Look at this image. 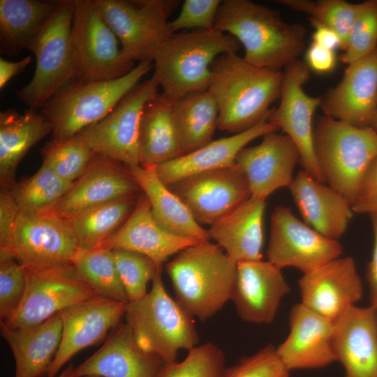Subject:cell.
<instances>
[{"label": "cell", "mask_w": 377, "mask_h": 377, "mask_svg": "<svg viewBox=\"0 0 377 377\" xmlns=\"http://www.w3.org/2000/svg\"><path fill=\"white\" fill-rule=\"evenodd\" d=\"M211 69L208 91L218 105L219 129L237 134L267 119L280 98L283 72L253 66L237 53L220 55Z\"/></svg>", "instance_id": "6da1fadb"}, {"label": "cell", "mask_w": 377, "mask_h": 377, "mask_svg": "<svg viewBox=\"0 0 377 377\" xmlns=\"http://www.w3.org/2000/svg\"><path fill=\"white\" fill-rule=\"evenodd\" d=\"M214 29L235 37L244 47L243 58L261 68L281 70L304 50L306 30L285 22L279 12L248 0H225Z\"/></svg>", "instance_id": "7a4b0ae2"}, {"label": "cell", "mask_w": 377, "mask_h": 377, "mask_svg": "<svg viewBox=\"0 0 377 377\" xmlns=\"http://www.w3.org/2000/svg\"><path fill=\"white\" fill-rule=\"evenodd\" d=\"M165 267L175 300L193 318L206 320L231 300L237 263L216 244L206 241L187 247Z\"/></svg>", "instance_id": "3957f363"}, {"label": "cell", "mask_w": 377, "mask_h": 377, "mask_svg": "<svg viewBox=\"0 0 377 377\" xmlns=\"http://www.w3.org/2000/svg\"><path fill=\"white\" fill-rule=\"evenodd\" d=\"M240 47L235 37L214 29L172 34L153 59L151 78L172 101L207 91L215 59L223 54L237 53Z\"/></svg>", "instance_id": "277c9868"}, {"label": "cell", "mask_w": 377, "mask_h": 377, "mask_svg": "<svg viewBox=\"0 0 377 377\" xmlns=\"http://www.w3.org/2000/svg\"><path fill=\"white\" fill-rule=\"evenodd\" d=\"M153 69L150 61L138 63L126 75L107 81L74 78L40 108L52 126L53 139L64 141L108 115L144 75Z\"/></svg>", "instance_id": "5b68a950"}, {"label": "cell", "mask_w": 377, "mask_h": 377, "mask_svg": "<svg viewBox=\"0 0 377 377\" xmlns=\"http://www.w3.org/2000/svg\"><path fill=\"white\" fill-rule=\"evenodd\" d=\"M313 144L325 182L353 207L364 176L377 156V132L324 115L313 131Z\"/></svg>", "instance_id": "8992f818"}, {"label": "cell", "mask_w": 377, "mask_h": 377, "mask_svg": "<svg viewBox=\"0 0 377 377\" xmlns=\"http://www.w3.org/2000/svg\"><path fill=\"white\" fill-rule=\"evenodd\" d=\"M161 272L143 298L127 304L124 316L138 346L170 364L180 350L195 347L199 337L194 318L169 295Z\"/></svg>", "instance_id": "52a82bcc"}, {"label": "cell", "mask_w": 377, "mask_h": 377, "mask_svg": "<svg viewBox=\"0 0 377 377\" xmlns=\"http://www.w3.org/2000/svg\"><path fill=\"white\" fill-rule=\"evenodd\" d=\"M73 12L74 0H60L28 47L36 57V68L16 95L29 109H40L76 77L71 44Z\"/></svg>", "instance_id": "ba28073f"}, {"label": "cell", "mask_w": 377, "mask_h": 377, "mask_svg": "<svg viewBox=\"0 0 377 377\" xmlns=\"http://www.w3.org/2000/svg\"><path fill=\"white\" fill-rule=\"evenodd\" d=\"M117 37L123 57L138 63L153 59L172 34L168 17L179 4L172 0H94Z\"/></svg>", "instance_id": "9c48e42d"}, {"label": "cell", "mask_w": 377, "mask_h": 377, "mask_svg": "<svg viewBox=\"0 0 377 377\" xmlns=\"http://www.w3.org/2000/svg\"><path fill=\"white\" fill-rule=\"evenodd\" d=\"M71 44L77 78L111 80L135 68V62L123 57L117 37L94 0H74Z\"/></svg>", "instance_id": "30bf717a"}, {"label": "cell", "mask_w": 377, "mask_h": 377, "mask_svg": "<svg viewBox=\"0 0 377 377\" xmlns=\"http://www.w3.org/2000/svg\"><path fill=\"white\" fill-rule=\"evenodd\" d=\"M158 86L151 77L140 81L103 119L79 135L96 154L124 164L140 165L139 133L145 103L155 96Z\"/></svg>", "instance_id": "8fae6325"}, {"label": "cell", "mask_w": 377, "mask_h": 377, "mask_svg": "<svg viewBox=\"0 0 377 377\" xmlns=\"http://www.w3.org/2000/svg\"><path fill=\"white\" fill-rule=\"evenodd\" d=\"M80 248L68 222L52 212H19L9 254L27 269L72 265Z\"/></svg>", "instance_id": "7c38bea8"}, {"label": "cell", "mask_w": 377, "mask_h": 377, "mask_svg": "<svg viewBox=\"0 0 377 377\" xmlns=\"http://www.w3.org/2000/svg\"><path fill=\"white\" fill-rule=\"evenodd\" d=\"M310 77L305 62L297 59L285 68L279 105L271 109L267 121L281 129L296 145L299 163L313 178L325 183L314 150L313 117L320 107L323 97L308 95L304 85Z\"/></svg>", "instance_id": "4fadbf2b"}, {"label": "cell", "mask_w": 377, "mask_h": 377, "mask_svg": "<svg viewBox=\"0 0 377 377\" xmlns=\"http://www.w3.org/2000/svg\"><path fill=\"white\" fill-rule=\"evenodd\" d=\"M26 269L27 288L15 313L3 320L10 328L40 325L61 311L99 295L82 281L73 265Z\"/></svg>", "instance_id": "5bb4252c"}, {"label": "cell", "mask_w": 377, "mask_h": 377, "mask_svg": "<svg viewBox=\"0 0 377 377\" xmlns=\"http://www.w3.org/2000/svg\"><path fill=\"white\" fill-rule=\"evenodd\" d=\"M270 224L267 258L281 269L293 267L306 274L343 253L338 240L320 234L296 218L288 207H275Z\"/></svg>", "instance_id": "9a60e30c"}, {"label": "cell", "mask_w": 377, "mask_h": 377, "mask_svg": "<svg viewBox=\"0 0 377 377\" xmlns=\"http://www.w3.org/2000/svg\"><path fill=\"white\" fill-rule=\"evenodd\" d=\"M167 186L200 225L214 224L251 197L247 179L236 164L191 175Z\"/></svg>", "instance_id": "2e32d148"}, {"label": "cell", "mask_w": 377, "mask_h": 377, "mask_svg": "<svg viewBox=\"0 0 377 377\" xmlns=\"http://www.w3.org/2000/svg\"><path fill=\"white\" fill-rule=\"evenodd\" d=\"M127 304L101 295L86 300L59 312L62 336L47 377L60 369L80 350L101 342L124 316Z\"/></svg>", "instance_id": "e0dca14e"}, {"label": "cell", "mask_w": 377, "mask_h": 377, "mask_svg": "<svg viewBox=\"0 0 377 377\" xmlns=\"http://www.w3.org/2000/svg\"><path fill=\"white\" fill-rule=\"evenodd\" d=\"M298 286L300 303L332 322L355 306L363 295L361 279L351 257H339L303 274Z\"/></svg>", "instance_id": "ac0fdd59"}, {"label": "cell", "mask_w": 377, "mask_h": 377, "mask_svg": "<svg viewBox=\"0 0 377 377\" xmlns=\"http://www.w3.org/2000/svg\"><path fill=\"white\" fill-rule=\"evenodd\" d=\"M299 160L300 153L293 140L271 131L263 136L260 144L243 148L235 164L245 175L251 196L266 200L276 190L290 187Z\"/></svg>", "instance_id": "d6986e66"}, {"label": "cell", "mask_w": 377, "mask_h": 377, "mask_svg": "<svg viewBox=\"0 0 377 377\" xmlns=\"http://www.w3.org/2000/svg\"><path fill=\"white\" fill-rule=\"evenodd\" d=\"M95 154L83 174L51 212L68 220L89 208L135 194L140 189L126 167Z\"/></svg>", "instance_id": "ffe728a7"}, {"label": "cell", "mask_w": 377, "mask_h": 377, "mask_svg": "<svg viewBox=\"0 0 377 377\" xmlns=\"http://www.w3.org/2000/svg\"><path fill=\"white\" fill-rule=\"evenodd\" d=\"M288 321L290 332L276 352L290 372L322 369L336 362L332 321L302 303L292 306Z\"/></svg>", "instance_id": "44dd1931"}, {"label": "cell", "mask_w": 377, "mask_h": 377, "mask_svg": "<svg viewBox=\"0 0 377 377\" xmlns=\"http://www.w3.org/2000/svg\"><path fill=\"white\" fill-rule=\"evenodd\" d=\"M376 107L377 49L348 64L320 105L325 115L357 127H371Z\"/></svg>", "instance_id": "7402d4cb"}, {"label": "cell", "mask_w": 377, "mask_h": 377, "mask_svg": "<svg viewBox=\"0 0 377 377\" xmlns=\"http://www.w3.org/2000/svg\"><path fill=\"white\" fill-rule=\"evenodd\" d=\"M290 292L281 269L270 262L261 260L237 263L231 300L243 320L272 323L282 298Z\"/></svg>", "instance_id": "603a6c76"}, {"label": "cell", "mask_w": 377, "mask_h": 377, "mask_svg": "<svg viewBox=\"0 0 377 377\" xmlns=\"http://www.w3.org/2000/svg\"><path fill=\"white\" fill-rule=\"evenodd\" d=\"M333 324V351L344 377H377L376 309L353 306Z\"/></svg>", "instance_id": "cb8c5ba5"}, {"label": "cell", "mask_w": 377, "mask_h": 377, "mask_svg": "<svg viewBox=\"0 0 377 377\" xmlns=\"http://www.w3.org/2000/svg\"><path fill=\"white\" fill-rule=\"evenodd\" d=\"M163 365L138 346L128 325L121 323L96 353L73 368L71 377H158Z\"/></svg>", "instance_id": "d4e9b609"}, {"label": "cell", "mask_w": 377, "mask_h": 377, "mask_svg": "<svg viewBox=\"0 0 377 377\" xmlns=\"http://www.w3.org/2000/svg\"><path fill=\"white\" fill-rule=\"evenodd\" d=\"M199 242L172 235L160 226L152 216L147 198L143 195L138 198L126 221L100 248L138 253L163 265L172 255Z\"/></svg>", "instance_id": "484cf974"}, {"label": "cell", "mask_w": 377, "mask_h": 377, "mask_svg": "<svg viewBox=\"0 0 377 377\" xmlns=\"http://www.w3.org/2000/svg\"><path fill=\"white\" fill-rule=\"evenodd\" d=\"M289 189L306 224L334 240L345 233L353 211L342 195L303 170L298 172Z\"/></svg>", "instance_id": "4316f807"}, {"label": "cell", "mask_w": 377, "mask_h": 377, "mask_svg": "<svg viewBox=\"0 0 377 377\" xmlns=\"http://www.w3.org/2000/svg\"><path fill=\"white\" fill-rule=\"evenodd\" d=\"M279 128L266 119L232 136L212 140L203 147L155 166L161 182L169 186L198 172L235 165L239 152L252 140Z\"/></svg>", "instance_id": "83f0119b"}, {"label": "cell", "mask_w": 377, "mask_h": 377, "mask_svg": "<svg viewBox=\"0 0 377 377\" xmlns=\"http://www.w3.org/2000/svg\"><path fill=\"white\" fill-rule=\"evenodd\" d=\"M265 200L251 196L208 230L226 253L237 263L262 260Z\"/></svg>", "instance_id": "f1b7e54d"}, {"label": "cell", "mask_w": 377, "mask_h": 377, "mask_svg": "<svg viewBox=\"0 0 377 377\" xmlns=\"http://www.w3.org/2000/svg\"><path fill=\"white\" fill-rule=\"evenodd\" d=\"M62 329L59 313L30 327L10 328L0 320L1 335L10 348L15 360L14 377L46 375L59 347Z\"/></svg>", "instance_id": "f546056e"}, {"label": "cell", "mask_w": 377, "mask_h": 377, "mask_svg": "<svg viewBox=\"0 0 377 377\" xmlns=\"http://www.w3.org/2000/svg\"><path fill=\"white\" fill-rule=\"evenodd\" d=\"M140 165L156 166L184 155L174 101L158 93L145 105L139 133Z\"/></svg>", "instance_id": "4dcf8cb0"}, {"label": "cell", "mask_w": 377, "mask_h": 377, "mask_svg": "<svg viewBox=\"0 0 377 377\" xmlns=\"http://www.w3.org/2000/svg\"><path fill=\"white\" fill-rule=\"evenodd\" d=\"M126 168L147 198L152 216L160 226L177 236L209 241L208 230L195 221L186 205L161 182L155 166Z\"/></svg>", "instance_id": "1f68e13d"}, {"label": "cell", "mask_w": 377, "mask_h": 377, "mask_svg": "<svg viewBox=\"0 0 377 377\" xmlns=\"http://www.w3.org/2000/svg\"><path fill=\"white\" fill-rule=\"evenodd\" d=\"M52 132L47 119L37 110L19 113L15 109L0 112V182L1 188L10 189L16 183V168L38 142Z\"/></svg>", "instance_id": "d6a6232c"}, {"label": "cell", "mask_w": 377, "mask_h": 377, "mask_svg": "<svg viewBox=\"0 0 377 377\" xmlns=\"http://www.w3.org/2000/svg\"><path fill=\"white\" fill-rule=\"evenodd\" d=\"M59 1L0 0V52L14 57L30 43Z\"/></svg>", "instance_id": "836d02e7"}, {"label": "cell", "mask_w": 377, "mask_h": 377, "mask_svg": "<svg viewBox=\"0 0 377 377\" xmlns=\"http://www.w3.org/2000/svg\"><path fill=\"white\" fill-rule=\"evenodd\" d=\"M174 113L184 154L212 140L218 128L219 108L208 90L191 93L174 101Z\"/></svg>", "instance_id": "e575fe53"}, {"label": "cell", "mask_w": 377, "mask_h": 377, "mask_svg": "<svg viewBox=\"0 0 377 377\" xmlns=\"http://www.w3.org/2000/svg\"><path fill=\"white\" fill-rule=\"evenodd\" d=\"M137 200L135 194L127 195L89 208L66 220L80 249L100 247L126 221Z\"/></svg>", "instance_id": "d590c367"}, {"label": "cell", "mask_w": 377, "mask_h": 377, "mask_svg": "<svg viewBox=\"0 0 377 377\" xmlns=\"http://www.w3.org/2000/svg\"><path fill=\"white\" fill-rule=\"evenodd\" d=\"M72 265L78 277L99 295L128 303L112 250L80 249Z\"/></svg>", "instance_id": "8d00e7d4"}, {"label": "cell", "mask_w": 377, "mask_h": 377, "mask_svg": "<svg viewBox=\"0 0 377 377\" xmlns=\"http://www.w3.org/2000/svg\"><path fill=\"white\" fill-rule=\"evenodd\" d=\"M73 184L43 163L32 176L15 183L8 190L20 212L40 214L52 211Z\"/></svg>", "instance_id": "74e56055"}, {"label": "cell", "mask_w": 377, "mask_h": 377, "mask_svg": "<svg viewBox=\"0 0 377 377\" xmlns=\"http://www.w3.org/2000/svg\"><path fill=\"white\" fill-rule=\"evenodd\" d=\"M41 154L43 163L71 183L83 174L96 154L79 135L64 141L52 140L43 147Z\"/></svg>", "instance_id": "f35d334b"}, {"label": "cell", "mask_w": 377, "mask_h": 377, "mask_svg": "<svg viewBox=\"0 0 377 377\" xmlns=\"http://www.w3.org/2000/svg\"><path fill=\"white\" fill-rule=\"evenodd\" d=\"M295 10L309 15L315 20L335 31L341 37L344 50L354 20L360 10V3H352L343 0H278Z\"/></svg>", "instance_id": "ab89813d"}, {"label": "cell", "mask_w": 377, "mask_h": 377, "mask_svg": "<svg viewBox=\"0 0 377 377\" xmlns=\"http://www.w3.org/2000/svg\"><path fill=\"white\" fill-rule=\"evenodd\" d=\"M227 368L223 351L207 342L188 350L182 362L164 364L158 377H226Z\"/></svg>", "instance_id": "60d3db41"}, {"label": "cell", "mask_w": 377, "mask_h": 377, "mask_svg": "<svg viewBox=\"0 0 377 377\" xmlns=\"http://www.w3.org/2000/svg\"><path fill=\"white\" fill-rule=\"evenodd\" d=\"M116 267L126 293L128 303L138 301L147 294V286L162 272L163 265L149 258L126 250H112Z\"/></svg>", "instance_id": "b9f144b4"}, {"label": "cell", "mask_w": 377, "mask_h": 377, "mask_svg": "<svg viewBox=\"0 0 377 377\" xmlns=\"http://www.w3.org/2000/svg\"><path fill=\"white\" fill-rule=\"evenodd\" d=\"M377 49V0L360 3L341 61L349 64Z\"/></svg>", "instance_id": "7bdbcfd3"}, {"label": "cell", "mask_w": 377, "mask_h": 377, "mask_svg": "<svg viewBox=\"0 0 377 377\" xmlns=\"http://www.w3.org/2000/svg\"><path fill=\"white\" fill-rule=\"evenodd\" d=\"M27 288L25 268L11 256H0V318L6 320L17 310Z\"/></svg>", "instance_id": "ee69618b"}, {"label": "cell", "mask_w": 377, "mask_h": 377, "mask_svg": "<svg viewBox=\"0 0 377 377\" xmlns=\"http://www.w3.org/2000/svg\"><path fill=\"white\" fill-rule=\"evenodd\" d=\"M290 373L278 357L276 348L269 344L228 367L226 377H289Z\"/></svg>", "instance_id": "f6af8a7d"}, {"label": "cell", "mask_w": 377, "mask_h": 377, "mask_svg": "<svg viewBox=\"0 0 377 377\" xmlns=\"http://www.w3.org/2000/svg\"><path fill=\"white\" fill-rule=\"evenodd\" d=\"M222 1L220 0H186L178 16L170 22L172 34L184 29L212 30Z\"/></svg>", "instance_id": "bcb514c9"}, {"label": "cell", "mask_w": 377, "mask_h": 377, "mask_svg": "<svg viewBox=\"0 0 377 377\" xmlns=\"http://www.w3.org/2000/svg\"><path fill=\"white\" fill-rule=\"evenodd\" d=\"M19 212V208L10 191L6 188H1L0 193V256H11L9 254V249Z\"/></svg>", "instance_id": "7dc6e473"}, {"label": "cell", "mask_w": 377, "mask_h": 377, "mask_svg": "<svg viewBox=\"0 0 377 377\" xmlns=\"http://www.w3.org/2000/svg\"><path fill=\"white\" fill-rule=\"evenodd\" d=\"M353 211L359 214L377 213V156L369 166L362 179Z\"/></svg>", "instance_id": "c3c4849f"}, {"label": "cell", "mask_w": 377, "mask_h": 377, "mask_svg": "<svg viewBox=\"0 0 377 377\" xmlns=\"http://www.w3.org/2000/svg\"><path fill=\"white\" fill-rule=\"evenodd\" d=\"M306 64L309 69L324 74L332 71L337 62L335 51L323 47L312 43L305 54Z\"/></svg>", "instance_id": "681fc988"}, {"label": "cell", "mask_w": 377, "mask_h": 377, "mask_svg": "<svg viewBox=\"0 0 377 377\" xmlns=\"http://www.w3.org/2000/svg\"><path fill=\"white\" fill-rule=\"evenodd\" d=\"M309 21L311 25L314 28L312 34L313 43L332 51L343 49L342 40L335 31L315 20H309Z\"/></svg>", "instance_id": "f907efd6"}, {"label": "cell", "mask_w": 377, "mask_h": 377, "mask_svg": "<svg viewBox=\"0 0 377 377\" xmlns=\"http://www.w3.org/2000/svg\"><path fill=\"white\" fill-rule=\"evenodd\" d=\"M373 228L374 244L368 264L367 279L369 286L371 306H377V213L370 214Z\"/></svg>", "instance_id": "816d5d0a"}, {"label": "cell", "mask_w": 377, "mask_h": 377, "mask_svg": "<svg viewBox=\"0 0 377 377\" xmlns=\"http://www.w3.org/2000/svg\"><path fill=\"white\" fill-rule=\"evenodd\" d=\"M32 61L30 56H27L18 61H9L0 58V89L5 87L8 81L18 73L22 72Z\"/></svg>", "instance_id": "f5cc1de1"}, {"label": "cell", "mask_w": 377, "mask_h": 377, "mask_svg": "<svg viewBox=\"0 0 377 377\" xmlns=\"http://www.w3.org/2000/svg\"><path fill=\"white\" fill-rule=\"evenodd\" d=\"M73 364H69L65 369H64L56 377H71V374L73 370Z\"/></svg>", "instance_id": "db71d44e"}, {"label": "cell", "mask_w": 377, "mask_h": 377, "mask_svg": "<svg viewBox=\"0 0 377 377\" xmlns=\"http://www.w3.org/2000/svg\"><path fill=\"white\" fill-rule=\"evenodd\" d=\"M371 127L377 132V107L371 122Z\"/></svg>", "instance_id": "11a10c76"}, {"label": "cell", "mask_w": 377, "mask_h": 377, "mask_svg": "<svg viewBox=\"0 0 377 377\" xmlns=\"http://www.w3.org/2000/svg\"><path fill=\"white\" fill-rule=\"evenodd\" d=\"M83 377H99V376H83Z\"/></svg>", "instance_id": "9f6ffc18"}, {"label": "cell", "mask_w": 377, "mask_h": 377, "mask_svg": "<svg viewBox=\"0 0 377 377\" xmlns=\"http://www.w3.org/2000/svg\"><path fill=\"white\" fill-rule=\"evenodd\" d=\"M376 309V315H377V306L374 307Z\"/></svg>", "instance_id": "6f0895ef"}]
</instances>
